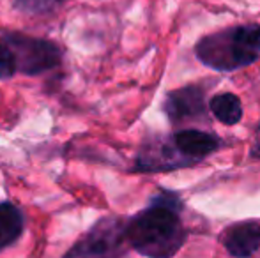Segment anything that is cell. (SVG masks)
<instances>
[{
    "label": "cell",
    "mask_w": 260,
    "mask_h": 258,
    "mask_svg": "<svg viewBox=\"0 0 260 258\" xmlns=\"http://www.w3.org/2000/svg\"><path fill=\"white\" fill-rule=\"evenodd\" d=\"M251 156L253 158H260V124L257 128V136H255L253 147H251Z\"/></svg>",
    "instance_id": "cell-13"
},
{
    "label": "cell",
    "mask_w": 260,
    "mask_h": 258,
    "mask_svg": "<svg viewBox=\"0 0 260 258\" xmlns=\"http://www.w3.org/2000/svg\"><path fill=\"white\" fill-rule=\"evenodd\" d=\"M163 112L172 124L206 119V96L200 85H186L167 94Z\"/></svg>",
    "instance_id": "cell-6"
},
{
    "label": "cell",
    "mask_w": 260,
    "mask_h": 258,
    "mask_svg": "<svg viewBox=\"0 0 260 258\" xmlns=\"http://www.w3.org/2000/svg\"><path fill=\"white\" fill-rule=\"evenodd\" d=\"M195 55L214 71L230 72L248 67L260 59V25H234L204 35L197 41Z\"/></svg>",
    "instance_id": "cell-2"
},
{
    "label": "cell",
    "mask_w": 260,
    "mask_h": 258,
    "mask_svg": "<svg viewBox=\"0 0 260 258\" xmlns=\"http://www.w3.org/2000/svg\"><path fill=\"white\" fill-rule=\"evenodd\" d=\"M209 110L216 117V121L225 126H236L243 121V103L232 92L216 94L209 103Z\"/></svg>",
    "instance_id": "cell-10"
},
{
    "label": "cell",
    "mask_w": 260,
    "mask_h": 258,
    "mask_svg": "<svg viewBox=\"0 0 260 258\" xmlns=\"http://www.w3.org/2000/svg\"><path fill=\"white\" fill-rule=\"evenodd\" d=\"M195 166L181 154L170 136H156L144 141L137 156V170L140 172H168Z\"/></svg>",
    "instance_id": "cell-5"
},
{
    "label": "cell",
    "mask_w": 260,
    "mask_h": 258,
    "mask_svg": "<svg viewBox=\"0 0 260 258\" xmlns=\"http://www.w3.org/2000/svg\"><path fill=\"white\" fill-rule=\"evenodd\" d=\"M2 41L13 52L18 72H23V75L34 76L39 72H46L57 67L62 60L58 46L46 39L11 32L4 35Z\"/></svg>",
    "instance_id": "cell-4"
},
{
    "label": "cell",
    "mask_w": 260,
    "mask_h": 258,
    "mask_svg": "<svg viewBox=\"0 0 260 258\" xmlns=\"http://www.w3.org/2000/svg\"><path fill=\"white\" fill-rule=\"evenodd\" d=\"M25 228V216L11 202H0V251L13 246L21 237Z\"/></svg>",
    "instance_id": "cell-9"
},
{
    "label": "cell",
    "mask_w": 260,
    "mask_h": 258,
    "mask_svg": "<svg viewBox=\"0 0 260 258\" xmlns=\"http://www.w3.org/2000/svg\"><path fill=\"white\" fill-rule=\"evenodd\" d=\"M66 0H14V7L28 14H45L52 13Z\"/></svg>",
    "instance_id": "cell-11"
},
{
    "label": "cell",
    "mask_w": 260,
    "mask_h": 258,
    "mask_svg": "<svg viewBox=\"0 0 260 258\" xmlns=\"http://www.w3.org/2000/svg\"><path fill=\"white\" fill-rule=\"evenodd\" d=\"M131 249L145 258H174L188 239L181 210L151 202L126 223Z\"/></svg>",
    "instance_id": "cell-1"
},
{
    "label": "cell",
    "mask_w": 260,
    "mask_h": 258,
    "mask_svg": "<svg viewBox=\"0 0 260 258\" xmlns=\"http://www.w3.org/2000/svg\"><path fill=\"white\" fill-rule=\"evenodd\" d=\"M18 72L16 60L11 48L4 41H0V80H7Z\"/></svg>",
    "instance_id": "cell-12"
},
{
    "label": "cell",
    "mask_w": 260,
    "mask_h": 258,
    "mask_svg": "<svg viewBox=\"0 0 260 258\" xmlns=\"http://www.w3.org/2000/svg\"><path fill=\"white\" fill-rule=\"evenodd\" d=\"M219 242L234 258H251L260 249V223L239 221L229 225L219 235Z\"/></svg>",
    "instance_id": "cell-7"
},
{
    "label": "cell",
    "mask_w": 260,
    "mask_h": 258,
    "mask_svg": "<svg viewBox=\"0 0 260 258\" xmlns=\"http://www.w3.org/2000/svg\"><path fill=\"white\" fill-rule=\"evenodd\" d=\"M126 223L120 217L100 219L64 258H120L126 253Z\"/></svg>",
    "instance_id": "cell-3"
},
{
    "label": "cell",
    "mask_w": 260,
    "mask_h": 258,
    "mask_svg": "<svg viewBox=\"0 0 260 258\" xmlns=\"http://www.w3.org/2000/svg\"><path fill=\"white\" fill-rule=\"evenodd\" d=\"M177 151L184 158H188L193 165H199L202 159L209 158L221 147L219 136L212 133H206L202 129H181L172 134Z\"/></svg>",
    "instance_id": "cell-8"
}]
</instances>
